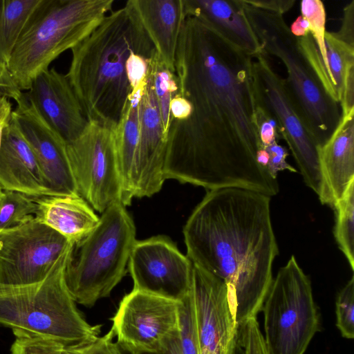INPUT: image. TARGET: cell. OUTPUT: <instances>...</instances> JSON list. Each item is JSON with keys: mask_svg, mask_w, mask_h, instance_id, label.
Instances as JSON below:
<instances>
[{"mask_svg": "<svg viewBox=\"0 0 354 354\" xmlns=\"http://www.w3.org/2000/svg\"><path fill=\"white\" fill-rule=\"evenodd\" d=\"M257 160L259 165L267 170V167L269 162V155L264 148L261 147L258 151Z\"/></svg>", "mask_w": 354, "mask_h": 354, "instance_id": "42", "label": "cell"}, {"mask_svg": "<svg viewBox=\"0 0 354 354\" xmlns=\"http://www.w3.org/2000/svg\"><path fill=\"white\" fill-rule=\"evenodd\" d=\"M10 120L33 151L53 196L80 195L63 138L22 93Z\"/></svg>", "mask_w": 354, "mask_h": 354, "instance_id": "14", "label": "cell"}, {"mask_svg": "<svg viewBox=\"0 0 354 354\" xmlns=\"http://www.w3.org/2000/svg\"><path fill=\"white\" fill-rule=\"evenodd\" d=\"M180 94L192 106L173 120L165 179L209 190L239 188L274 196L279 185L257 162L258 98L253 56L206 21L187 15L175 57Z\"/></svg>", "mask_w": 354, "mask_h": 354, "instance_id": "1", "label": "cell"}, {"mask_svg": "<svg viewBox=\"0 0 354 354\" xmlns=\"http://www.w3.org/2000/svg\"><path fill=\"white\" fill-rule=\"evenodd\" d=\"M192 291L201 354H227L236 336L238 325L225 283L192 263Z\"/></svg>", "mask_w": 354, "mask_h": 354, "instance_id": "15", "label": "cell"}, {"mask_svg": "<svg viewBox=\"0 0 354 354\" xmlns=\"http://www.w3.org/2000/svg\"><path fill=\"white\" fill-rule=\"evenodd\" d=\"M71 52L66 76L87 120L113 129L131 91L126 74L127 59L132 52L151 57L156 53L151 41L126 2L110 12Z\"/></svg>", "mask_w": 354, "mask_h": 354, "instance_id": "3", "label": "cell"}, {"mask_svg": "<svg viewBox=\"0 0 354 354\" xmlns=\"http://www.w3.org/2000/svg\"><path fill=\"white\" fill-rule=\"evenodd\" d=\"M2 97H4V95L0 93V99H1ZM5 97H6V96H5Z\"/></svg>", "mask_w": 354, "mask_h": 354, "instance_id": "45", "label": "cell"}, {"mask_svg": "<svg viewBox=\"0 0 354 354\" xmlns=\"http://www.w3.org/2000/svg\"><path fill=\"white\" fill-rule=\"evenodd\" d=\"M73 243L36 218L0 230V284L42 281Z\"/></svg>", "mask_w": 354, "mask_h": 354, "instance_id": "11", "label": "cell"}, {"mask_svg": "<svg viewBox=\"0 0 354 354\" xmlns=\"http://www.w3.org/2000/svg\"><path fill=\"white\" fill-rule=\"evenodd\" d=\"M8 99L5 96L0 99V144L3 128L9 122L12 111V105Z\"/></svg>", "mask_w": 354, "mask_h": 354, "instance_id": "40", "label": "cell"}, {"mask_svg": "<svg viewBox=\"0 0 354 354\" xmlns=\"http://www.w3.org/2000/svg\"><path fill=\"white\" fill-rule=\"evenodd\" d=\"M0 187L34 197L53 196L33 151L11 120L0 144Z\"/></svg>", "mask_w": 354, "mask_h": 354, "instance_id": "19", "label": "cell"}, {"mask_svg": "<svg viewBox=\"0 0 354 354\" xmlns=\"http://www.w3.org/2000/svg\"><path fill=\"white\" fill-rule=\"evenodd\" d=\"M120 201L109 205L96 227L74 243L65 268V281L76 303L92 307L110 295L128 270L135 243L133 221Z\"/></svg>", "mask_w": 354, "mask_h": 354, "instance_id": "7", "label": "cell"}, {"mask_svg": "<svg viewBox=\"0 0 354 354\" xmlns=\"http://www.w3.org/2000/svg\"><path fill=\"white\" fill-rule=\"evenodd\" d=\"M322 178L318 196L331 208L354 182V109L341 114L339 122L326 143L319 147Z\"/></svg>", "mask_w": 354, "mask_h": 354, "instance_id": "18", "label": "cell"}, {"mask_svg": "<svg viewBox=\"0 0 354 354\" xmlns=\"http://www.w3.org/2000/svg\"><path fill=\"white\" fill-rule=\"evenodd\" d=\"M64 345L48 337H17L10 348V354H62Z\"/></svg>", "mask_w": 354, "mask_h": 354, "instance_id": "32", "label": "cell"}, {"mask_svg": "<svg viewBox=\"0 0 354 354\" xmlns=\"http://www.w3.org/2000/svg\"><path fill=\"white\" fill-rule=\"evenodd\" d=\"M243 1L252 7L282 15L289 11L296 2L294 0H243Z\"/></svg>", "mask_w": 354, "mask_h": 354, "instance_id": "36", "label": "cell"}, {"mask_svg": "<svg viewBox=\"0 0 354 354\" xmlns=\"http://www.w3.org/2000/svg\"><path fill=\"white\" fill-rule=\"evenodd\" d=\"M227 354H245L243 348L239 343L237 334Z\"/></svg>", "mask_w": 354, "mask_h": 354, "instance_id": "43", "label": "cell"}, {"mask_svg": "<svg viewBox=\"0 0 354 354\" xmlns=\"http://www.w3.org/2000/svg\"><path fill=\"white\" fill-rule=\"evenodd\" d=\"M112 129L97 121L88 120L80 136L66 143L79 194L100 213L112 203L121 202L122 197Z\"/></svg>", "mask_w": 354, "mask_h": 354, "instance_id": "10", "label": "cell"}, {"mask_svg": "<svg viewBox=\"0 0 354 354\" xmlns=\"http://www.w3.org/2000/svg\"><path fill=\"white\" fill-rule=\"evenodd\" d=\"M240 1L261 52L284 64L288 73L285 84L291 100L317 145L322 147L339 122V104L326 90L283 16Z\"/></svg>", "mask_w": 354, "mask_h": 354, "instance_id": "6", "label": "cell"}, {"mask_svg": "<svg viewBox=\"0 0 354 354\" xmlns=\"http://www.w3.org/2000/svg\"><path fill=\"white\" fill-rule=\"evenodd\" d=\"M35 198L19 192L3 190L0 199V230L35 218L37 211Z\"/></svg>", "mask_w": 354, "mask_h": 354, "instance_id": "28", "label": "cell"}, {"mask_svg": "<svg viewBox=\"0 0 354 354\" xmlns=\"http://www.w3.org/2000/svg\"><path fill=\"white\" fill-rule=\"evenodd\" d=\"M179 300L134 290L124 295L113 317L116 343L129 354L159 351L178 331Z\"/></svg>", "mask_w": 354, "mask_h": 354, "instance_id": "12", "label": "cell"}, {"mask_svg": "<svg viewBox=\"0 0 354 354\" xmlns=\"http://www.w3.org/2000/svg\"><path fill=\"white\" fill-rule=\"evenodd\" d=\"M186 13L199 17L232 44L254 57L259 42L242 10L240 0H184Z\"/></svg>", "mask_w": 354, "mask_h": 354, "instance_id": "21", "label": "cell"}, {"mask_svg": "<svg viewBox=\"0 0 354 354\" xmlns=\"http://www.w3.org/2000/svg\"><path fill=\"white\" fill-rule=\"evenodd\" d=\"M191 103L180 93L176 95L170 102V112L173 120L184 121L192 113Z\"/></svg>", "mask_w": 354, "mask_h": 354, "instance_id": "38", "label": "cell"}, {"mask_svg": "<svg viewBox=\"0 0 354 354\" xmlns=\"http://www.w3.org/2000/svg\"><path fill=\"white\" fill-rule=\"evenodd\" d=\"M43 0H0V63L7 66L30 19Z\"/></svg>", "mask_w": 354, "mask_h": 354, "instance_id": "25", "label": "cell"}, {"mask_svg": "<svg viewBox=\"0 0 354 354\" xmlns=\"http://www.w3.org/2000/svg\"><path fill=\"white\" fill-rule=\"evenodd\" d=\"M257 354H266V353H257Z\"/></svg>", "mask_w": 354, "mask_h": 354, "instance_id": "46", "label": "cell"}, {"mask_svg": "<svg viewBox=\"0 0 354 354\" xmlns=\"http://www.w3.org/2000/svg\"><path fill=\"white\" fill-rule=\"evenodd\" d=\"M74 243L41 282L0 284V325L17 337H44L64 346L93 342L101 325H91L78 310L65 281V268Z\"/></svg>", "mask_w": 354, "mask_h": 354, "instance_id": "4", "label": "cell"}, {"mask_svg": "<svg viewBox=\"0 0 354 354\" xmlns=\"http://www.w3.org/2000/svg\"><path fill=\"white\" fill-rule=\"evenodd\" d=\"M148 354H183L178 337V331L169 338L159 351Z\"/></svg>", "mask_w": 354, "mask_h": 354, "instance_id": "39", "label": "cell"}, {"mask_svg": "<svg viewBox=\"0 0 354 354\" xmlns=\"http://www.w3.org/2000/svg\"><path fill=\"white\" fill-rule=\"evenodd\" d=\"M335 212L334 236L339 250L354 270V182L332 207Z\"/></svg>", "mask_w": 354, "mask_h": 354, "instance_id": "27", "label": "cell"}, {"mask_svg": "<svg viewBox=\"0 0 354 354\" xmlns=\"http://www.w3.org/2000/svg\"><path fill=\"white\" fill-rule=\"evenodd\" d=\"M178 337L183 354H201L200 340L192 287L178 304Z\"/></svg>", "mask_w": 354, "mask_h": 354, "instance_id": "30", "label": "cell"}, {"mask_svg": "<svg viewBox=\"0 0 354 354\" xmlns=\"http://www.w3.org/2000/svg\"><path fill=\"white\" fill-rule=\"evenodd\" d=\"M150 79L158 103L163 131L168 139L172 123L170 102L179 92L176 75L160 59L156 52L150 59Z\"/></svg>", "mask_w": 354, "mask_h": 354, "instance_id": "26", "label": "cell"}, {"mask_svg": "<svg viewBox=\"0 0 354 354\" xmlns=\"http://www.w3.org/2000/svg\"><path fill=\"white\" fill-rule=\"evenodd\" d=\"M162 63L175 73L179 37L187 16L184 0H129Z\"/></svg>", "mask_w": 354, "mask_h": 354, "instance_id": "20", "label": "cell"}, {"mask_svg": "<svg viewBox=\"0 0 354 354\" xmlns=\"http://www.w3.org/2000/svg\"><path fill=\"white\" fill-rule=\"evenodd\" d=\"M146 84L131 91L121 118L112 129L114 149L122 183L121 202L125 206L131 204L136 195L139 142L138 101Z\"/></svg>", "mask_w": 354, "mask_h": 354, "instance_id": "23", "label": "cell"}, {"mask_svg": "<svg viewBox=\"0 0 354 354\" xmlns=\"http://www.w3.org/2000/svg\"><path fill=\"white\" fill-rule=\"evenodd\" d=\"M324 43L328 92L344 114L354 109V42L326 30Z\"/></svg>", "mask_w": 354, "mask_h": 354, "instance_id": "24", "label": "cell"}, {"mask_svg": "<svg viewBox=\"0 0 354 354\" xmlns=\"http://www.w3.org/2000/svg\"><path fill=\"white\" fill-rule=\"evenodd\" d=\"M301 15L310 25V32L315 41L318 69L321 71L322 83L328 90L326 73V52L324 43L326 30V11L324 3L319 0H303L300 4Z\"/></svg>", "mask_w": 354, "mask_h": 354, "instance_id": "29", "label": "cell"}, {"mask_svg": "<svg viewBox=\"0 0 354 354\" xmlns=\"http://www.w3.org/2000/svg\"><path fill=\"white\" fill-rule=\"evenodd\" d=\"M138 131L135 197H150L161 189L165 180L168 143L150 75L138 101Z\"/></svg>", "mask_w": 354, "mask_h": 354, "instance_id": "16", "label": "cell"}, {"mask_svg": "<svg viewBox=\"0 0 354 354\" xmlns=\"http://www.w3.org/2000/svg\"><path fill=\"white\" fill-rule=\"evenodd\" d=\"M261 310L268 354H304L320 319L310 279L294 255L272 280Z\"/></svg>", "mask_w": 354, "mask_h": 354, "instance_id": "8", "label": "cell"}, {"mask_svg": "<svg viewBox=\"0 0 354 354\" xmlns=\"http://www.w3.org/2000/svg\"><path fill=\"white\" fill-rule=\"evenodd\" d=\"M134 290L180 300L190 291L192 263L167 237L136 241L128 262Z\"/></svg>", "mask_w": 354, "mask_h": 354, "instance_id": "13", "label": "cell"}, {"mask_svg": "<svg viewBox=\"0 0 354 354\" xmlns=\"http://www.w3.org/2000/svg\"><path fill=\"white\" fill-rule=\"evenodd\" d=\"M336 326L342 336L354 337V277L339 292L335 304Z\"/></svg>", "mask_w": 354, "mask_h": 354, "instance_id": "31", "label": "cell"}, {"mask_svg": "<svg viewBox=\"0 0 354 354\" xmlns=\"http://www.w3.org/2000/svg\"><path fill=\"white\" fill-rule=\"evenodd\" d=\"M290 29L295 37H304L310 32V25L308 21L304 17L300 15L292 24Z\"/></svg>", "mask_w": 354, "mask_h": 354, "instance_id": "41", "label": "cell"}, {"mask_svg": "<svg viewBox=\"0 0 354 354\" xmlns=\"http://www.w3.org/2000/svg\"><path fill=\"white\" fill-rule=\"evenodd\" d=\"M115 335L110 330L102 337H98L89 343L65 346L62 354H124L116 342Z\"/></svg>", "mask_w": 354, "mask_h": 354, "instance_id": "33", "label": "cell"}, {"mask_svg": "<svg viewBox=\"0 0 354 354\" xmlns=\"http://www.w3.org/2000/svg\"><path fill=\"white\" fill-rule=\"evenodd\" d=\"M28 91L27 100L66 143L80 136L88 120L66 75L48 68L36 77Z\"/></svg>", "mask_w": 354, "mask_h": 354, "instance_id": "17", "label": "cell"}, {"mask_svg": "<svg viewBox=\"0 0 354 354\" xmlns=\"http://www.w3.org/2000/svg\"><path fill=\"white\" fill-rule=\"evenodd\" d=\"M0 93L15 101L22 95V92L14 83L6 66L1 63H0Z\"/></svg>", "mask_w": 354, "mask_h": 354, "instance_id": "37", "label": "cell"}, {"mask_svg": "<svg viewBox=\"0 0 354 354\" xmlns=\"http://www.w3.org/2000/svg\"><path fill=\"white\" fill-rule=\"evenodd\" d=\"M263 148L269 155L267 170L273 179L277 180V174L281 171L288 170L291 172H297V170L286 161L288 152L286 147L275 142Z\"/></svg>", "mask_w": 354, "mask_h": 354, "instance_id": "35", "label": "cell"}, {"mask_svg": "<svg viewBox=\"0 0 354 354\" xmlns=\"http://www.w3.org/2000/svg\"><path fill=\"white\" fill-rule=\"evenodd\" d=\"M35 201V218L75 243L88 234L100 220L80 195L44 196Z\"/></svg>", "mask_w": 354, "mask_h": 354, "instance_id": "22", "label": "cell"}, {"mask_svg": "<svg viewBox=\"0 0 354 354\" xmlns=\"http://www.w3.org/2000/svg\"><path fill=\"white\" fill-rule=\"evenodd\" d=\"M253 68L259 104L276 120L280 138L288 144L305 184L319 196L322 185L319 147L296 110L284 78L274 71L267 55L263 53L254 55Z\"/></svg>", "mask_w": 354, "mask_h": 354, "instance_id": "9", "label": "cell"}, {"mask_svg": "<svg viewBox=\"0 0 354 354\" xmlns=\"http://www.w3.org/2000/svg\"><path fill=\"white\" fill-rule=\"evenodd\" d=\"M271 197L251 190H209L184 227L187 257L222 280L237 325L257 317L279 254Z\"/></svg>", "mask_w": 354, "mask_h": 354, "instance_id": "2", "label": "cell"}, {"mask_svg": "<svg viewBox=\"0 0 354 354\" xmlns=\"http://www.w3.org/2000/svg\"><path fill=\"white\" fill-rule=\"evenodd\" d=\"M114 0H43L26 25L6 66L17 87L33 80L62 53L89 35L112 11Z\"/></svg>", "mask_w": 354, "mask_h": 354, "instance_id": "5", "label": "cell"}, {"mask_svg": "<svg viewBox=\"0 0 354 354\" xmlns=\"http://www.w3.org/2000/svg\"><path fill=\"white\" fill-rule=\"evenodd\" d=\"M3 194V189H1V187H0V199L1 198V196Z\"/></svg>", "mask_w": 354, "mask_h": 354, "instance_id": "44", "label": "cell"}, {"mask_svg": "<svg viewBox=\"0 0 354 354\" xmlns=\"http://www.w3.org/2000/svg\"><path fill=\"white\" fill-rule=\"evenodd\" d=\"M150 59L132 52L126 62V74L131 91L145 86L150 74Z\"/></svg>", "mask_w": 354, "mask_h": 354, "instance_id": "34", "label": "cell"}]
</instances>
